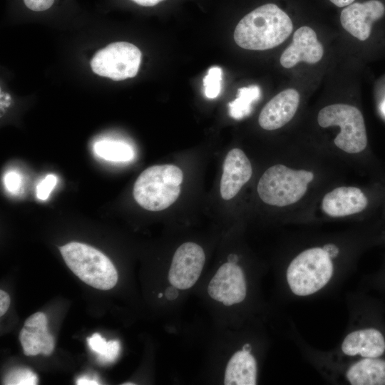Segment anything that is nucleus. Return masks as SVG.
I'll return each instance as SVG.
<instances>
[{"label":"nucleus","instance_id":"c9c22d12","mask_svg":"<svg viewBox=\"0 0 385 385\" xmlns=\"http://www.w3.org/2000/svg\"><path fill=\"white\" fill-rule=\"evenodd\" d=\"M135 384L134 383H130V382H128V383H123V385H134Z\"/></svg>","mask_w":385,"mask_h":385},{"label":"nucleus","instance_id":"c85d7f7f","mask_svg":"<svg viewBox=\"0 0 385 385\" xmlns=\"http://www.w3.org/2000/svg\"><path fill=\"white\" fill-rule=\"evenodd\" d=\"M10 305V297L4 291L0 290V316H3Z\"/></svg>","mask_w":385,"mask_h":385},{"label":"nucleus","instance_id":"f8f14e48","mask_svg":"<svg viewBox=\"0 0 385 385\" xmlns=\"http://www.w3.org/2000/svg\"><path fill=\"white\" fill-rule=\"evenodd\" d=\"M385 15V5L380 0L354 2L343 8L340 14L342 27L360 41L366 40L372 25Z\"/></svg>","mask_w":385,"mask_h":385},{"label":"nucleus","instance_id":"a878e982","mask_svg":"<svg viewBox=\"0 0 385 385\" xmlns=\"http://www.w3.org/2000/svg\"><path fill=\"white\" fill-rule=\"evenodd\" d=\"M87 342L90 349L98 356L103 354L108 346V342L98 333H94L88 337Z\"/></svg>","mask_w":385,"mask_h":385},{"label":"nucleus","instance_id":"20e7f679","mask_svg":"<svg viewBox=\"0 0 385 385\" xmlns=\"http://www.w3.org/2000/svg\"><path fill=\"white\" fill-rule=\"evenodd\" d=\"M68 268L86 284L101 290L112 289L118 272L109 258L88 245L72 242L59 247Z\"/></svg>","mask_w":385,"mask_h":385},{"label":"nucleus","instance_id":"f03ea898","mask_svg":"<svg viewBox=\"0 0 385 385\" xmlns=\"http://www.w3.org/2000/svg\"><path fill=\"white\" fill-rule=\"evenodd\" d=\"M292 30L288 14L277 5L269 3L255 9L240 21L234 39L242 48L263 51L283 43Z\"/></svg>","mask_w":385,"mask_h":385},{"label":"nucleus","instance_id":"393cba45","mask_svg":"<svg viewBox=\"0 0 385 385\" xmlns=\"http://www.w3.org/2000/svg\"><path fill=\"white\" fill-rule=\"evenodd\" d=\"M47 317L42 312H36L31 315L24 322L25 327H38L39 332H48Z\"/></svg>","mask_w":385,"mask_h":385},{"label":"nucleus","instance_id":"7c9ffc66","mask_svg":"<svg viewBox=\"0 0 385 385\" xmlns=\"http://www.w3.org/2000/svg\"><path fill=\"white\" fill-rule=\"evenodd\" d=\"M99 384L98 381L91 379L87 376H81L76 380V384L78 385H97Z\"/></svg>","mask_w":385,"mask_h":385},{"label":"nucleus","instance_id":"bb28decb","mask_svg":"<svg viewBox=\"0 0 385 385\" xmlns=\"http://www.w3.org/2000/svg\"><path fill=\"white\" fill-rule=\"evenodd\" d=\"M4 185L8 191L15 192L21 185L20 175L14 171L8 172L4 177Z\"/></svg>","mask_w":385,"mask_h":385},{"label":"nucleus","instance_id":"0eeeda50","mask_svg":"<svg viewBox=\"0 0 385 385\" xmlns=\"http://www.w3.org/2000/svg\"><path fill=\"white\" fill-rule=\"evenodd\" d=\"M384 354L385 336L379 329L352 326L335 349L312 354L311 358L314 361L334 363L359 358L382 357Z\"/></svg>","mask_w":385,"mask_h":385},{"label":"nucleus","instance_id":"4be33fe9","mask_svg":"<svg viewBox=\"0 0 385 385\" xmlns=\"http://www.w3.org/2000/svg\"><path fill=\"white\" fill-rule=\"evenodd\" d=\"M222 69L214 66L210 68L203 79L205 95L208 98H216L221 90Z\"/></svg>","mask_w":385,"mask_h":385},{"label":"nucleus","instance_id":"aec40b11","mask_svg":"<svg viewBox=\"0 0 385 385\" xmlns=\"http://www.w3.org/2000/svg\"><path fill=\"white\" fill-rule=\"evenodd\" d=\"M260 88L256 85L240 88L237 98L229 103V113L236 120L247 115L251 111V104L260 96Z\"/></svg>","mask_w":385,"mask_h":385},{"label":"nucleus","instance_id":"2eb2a0df","mask_svg":"<svg viewBox=\"0 0 385 385\" xmlns=\"http://www.w3.org/2000/svg\"><path fill=\"white\" fill-rule=\"evenodd\" d=\"M299 100V93L293 88L277 94L262 109L258 118L260 127L273 130L286 125L294 116Z\"/></svg>","mask_w":385,"mask_h":385},{"label":"nucleus","instance_id":"423d86ee","mask_svg":"<svg viewBox=\"0 0 385 385\" xmlns=\"http://www.w3.org/2000/svg\"><path fill=\"white\" fill-rule=\"evenodd\" d=\"M317 121L322 128L339 127L334 143L340 150L354 154L366 148L368 140L364 119L356 107L345 103L327 106L319 111Z\"/></svg>","mask_w":385,"mask_h":385},{"label":"nucleus","instance_id":"cd10ccee","mask_svg":"<svg viewBox=\"0 0 385 385\" xmlns=\"http://www.w3.org/2000/svg\"><path fill=\"white\" fill-rule=\"evenodd\" d=\"M26 6L35 11H45L49 9L54 0H24Z\"/></svg>","mask_w":385,"mask_h":385},{"label":"nucleus","instance_id":"dca6fc26","mask_svg":"<svg viewBox=\"0 0 385 385\" xmlns=\"http://www.w3.org/2000/svg\"><path fill=\"white\" fill-rule=\"evenodd\" d=\"M368 199L356 187L342 186L327 192L322 201L323 212L332 217H343L363 211Z\"/></svg>","mask_w":385,"mask_h":385},{"label":"nucleus","instance_id":"5701e85b","mask_svg":"<svg viewBox=\"0 0 385 385\" xmlns=\"http://www.w3.org/2000/svg\"><path fill=\"white\" fill-rule=\"evenodd\" d=\"M57 183L55 175H47L36 187V196L39 200H46Z\"/></svg>","mask_w":385,"mask_h":385},{"label":"nucleus","instance_id":"7ed1b4c3","mask_svg":"<svg viewBox=\"0 0 385 385\" xmlns=\"http://www.w3.org/2000/svg\"><path fill=\"white\" fill-rule=\"evenodd\" d=\"M183 180V171L176 165L150 166L136 179L133 190L134 199L147 210H165L178 199Z\"/></svg>","mask_w":385,"mask_h":385},{"label":"nucleus","instance_id":"f3484780","mask_svg":"<svg viewBox=\"0 0 385 385\" xmlns=\"http://www.w3.org/2000/svg\"><path fill=\"white\" fill-rule=\"evenodd\" d=\"M257 362L252 354V346L247 343L229 360L225 372V385H255Z\"/></svg>","mask_w":385,"mask_h":385},{"label":"nucleus","instance_id":"a211bd4d","mask_svg":"<svg viewBox=\"0 0 385 385\" xmlns=\"http://www.w3.org/2000/svg\"><path fill=\"white\" fill-rule=\"evenodd\" d=\"M19 340L26 356L39 354L48 356L54 349V338L48 331L32 333L23 327L19 333Z\"/></svg>","mask_w":385,"mask_h":385},{"label":"nucleus","instance_id":"2f4dec72","mask_svg":"<svg viewBox=\"0 0 385 385\" xmlns=\"http://www.w3.org/2000/svg\"><path fill=\"white\" fill-rule=\"evenodd\" d=\"M132 1L143 6H153L163 0H132Z\"/></svg>","mask_w":385,"mask_h":385},{"label":"nucleus","instance_id":"f257e3e1","mask_svg":"<svg viewBox=\"0 0 385 385\" xmlns=\"http://www.w3.org/2000/svg\"><path fill=\"white\" fill-rule=\"evenodd\" d=\"M341 248L335 243L306 248L288 264L285 281L295 297L315 296L329 287L341 276L337 259Z\"/></svg>","mask_w":385,"mask_h":385},{"label":"nucleus","instance_id":"ddd939ff","mask_svg":"<svg viewBox=\"0 0 385 385\" xmlns=\"http://www.w3.org/2000/svg\"><path fill=\"white\" fill-rule=\"evenodd\" d=\"M323 55L324 48L315 31L303 26L294 33L292 43L284 51L279 61L284 68H290L299 62L317 63Z\"/></svg>","mask_w":385,"mask_h":385},{"label":"nucleus","instance_id":"f704fd0d","mask_svg":"<svg viewBox=\"0 0 385 385\" xmlns=\"http://www.w3.org/2000/svg\"><path fill=\"white\" fill-rule=\"evenodd\" d=\"M381 109L382 113L385 115V100L381 103Z\"/></svg>","mask_w":385,"mask_h":385},{"label":"nucleus","instance_id":"6e6552de","mask_svg":"<svg viewBox=\"0 0 385 385\" xmlns=\"http://www.w3.org/2000/svg\"><path fill=\"white\" fill-rule=\"evenodd\" d=\"M330 381L351 385H385V359L359 358L334 363L314 361Z\"/></svg>","mask_w":385,"mask_h":385},{"label":"nucleus","instance_id":"412c9836","mask_svg":"<svg viewBox=\"0 0 385 385\" xmlns=\"http://www.w3.org/2000/svg\"><path fill=\"white\" fill-rule=\"evenodd\" d=\"M4 384L35 385L38 384V376L27 368H18L9 371L4 379Z\"/></svg>","mask_w":385,"mask_h":385},{"label":"nucleus","instance_id":"39448f33","mask_svg":"<svg viewBox=\"0 0 385 385\" xmlns=\"http://www.w3.org/2000/svg\"><path fill=\"white\" fill-rule=\"evenodd\" d=\"M312 172L294 170L282 164L267 168L257 184L260 198L266 204L285 207L301 200L314 180Z\"/></svg>","mask_w":385,"mask_h":385},{"label":"nucleus","instance_id":"6ab92c4d","mask_svg":"<svg viewBox=\"0 0 385 385\" xmlns=\"http://www.w3.org/2000/svg\"><path fill=\"white\" fill-rule=\"evenodd\" d=\"M93 150L99 158L112 162H128L134 157L133 148L122 141L99 140L93 145Z\"/></svg>","mask_w":385,"mask_h":385},{"label":"nucleus","instance_id":"9d476101","mask_svg":"<svg viewBox=\"0 0 385 385\" xmlns=\"http://www.w3.org/2000/svg\"><path fill=\"white\" fill-rule=\"evenodd\" d=\"M205 261L203 249L197 244H182L174 253L168 272V280L178 289H188L199 279Z\"/></svg>","mask_w":385,"mask_h":385},{"label":"nucleus","instance_id":"b1692460","mask_svg":"<svg viewBox=\"0 0 385 385\" xmlns=\"http://www.w3.org/2000/svg\"><path fill=\"white\" fill-rule=\"evenodd\" d=\"M120 344L118 340H111L108 342V346L101 355L98 356V359L103 364L111 363L114 361L120 352Z\"/></svg>","mask_w":385,"mask_h":385},{"label":"nucleus","instance_id":"9b49d317","mask_svg":"<svg viewBox=\"0 0 385 385\" xmlns=\"http://www.w3.org/2000/svg\"><path fill=\"white\" fill-rule=\"evenodd\" d=\"M247 282L242 269L230 262L222 265L210 280V297L225 306L240 303L247 296Z\"/></svg>","mask_w":385,"mask_h":385},{"label":"nucleus","instance_id":"72a5a7b5","mask_svg":"<svg viewBox=\"0 0 385 385\" xmlns=\"http://www.w3.org/2000/svg\"><path fill=\"white\" fill-rule=\"evenodd\" d=\"M237 260H238L237 256L234 254L230 255L227 257L228 262H232V263H236L237 262Z\"/></svg>","mask_w":385,"mask_h":385},{"label":"nucleus","instance_id":"e433bc0d","mask_svg":"<svg viewBox=\"0 0 385 385\" xmlns=\"http://www.w3.org/2000/svg\"><path fill=\"white\" fill-rule=\"evenodd\" d=\"M163 293H159L158 297H159V298H161V297H163Z\"/></svg>","mask_w":385,"mask_h":385},{"label":"nucleus","instance_id":"473e14b6","mask_svg":"<svg viewBox=\"0 0 385 385\" xmlns=\"http://www.w3.org/2000/svg\"><path fill=\"white\" fill-rule=\"evenodd\" d=\"M354 1L355 0H329L331 3H332L334 5L339 8H344L354 3Z\"/></svg>","mask_w":385,"mask_h":385},{"label":"nucleus","instance_id":"1a4fd4ad","mask_svg":"<svg viewBox=\"0 0 385 385\" xmlns=\"http://www.w3.org/2000/svg\"><path fill=\"white\" fill-rule=\"evenodd\" d=\"M141 62V52L128 42H115L98 51L91 61L93 71L114 81L135 76Z\"/></svg>","mask_w":385,"mask_h":385},{"label":"nucleus","instance_id":"4468645a","mask_svg":"<svg viewBox=\"0 0 385 385\" xmlns=\"http://www.w3.org/2000/svg\"><path fill=\"white\" fill-rule=\"evenodd\" d=\"M252 168L245 153L233 148L227 154L222 165L220 195L222 199L233 198L251 178Z\"/></svg>","mask_w":385,"mask_h":385},{"label":"nucleus","instance_id":"c756f323","mask_svg":"<svg viewBox=\"0 0 385 385\" xmlns=\"http://www.w3.org/2000/svg\"><path fill=\"white\" fill-rule=\"evenodd\" d=\"M175 287L173 285L168 287L165 292V296L168 300H174L178 296V291Z\"/></svg>","mask_w":385,"mask_h":385}]
</instances>
